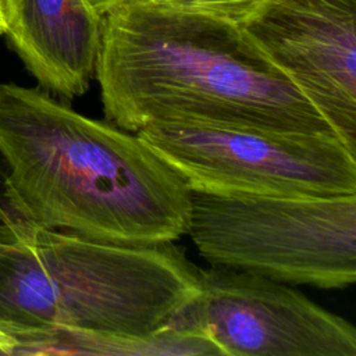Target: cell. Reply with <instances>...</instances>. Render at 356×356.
<instances>
[{
	"mask_svg": "<svg viewBox=\"0 0 356 356\" xmlns=\"http://www.w3.org/2000/svg\"><path fill=\"white\" fill-rule=\"evenodd\" d=\"M174 328L209 338L224 356H356V330L284 282L214 266Z\"/></svg>",
	"mask_w": 356,
	"mask_h": 356,
	"instance_id": "cell-6",
	"label": "cell"
},
{
	"mask_svg": "<svg viewBox=\"0 0 356 356\" xmlns=\"http://www.w3.org/2000/svg\"><path fill=\"white\" fill-rule=\"evenodd\" d=\"M6 29H7V24H6L4 10H3V1L0 0V35H4Z\"/></svg>",
	"mask_w": 356,
	"mask_h": 356,
	"instance_id": "cell-13",
	"label": "cell"
},
{
	"mask_svg": "<svg viewBox=\"0 0 356 356\" xmlns=\"http://www.w3.org/2000/svg\"><path fill=\"white\" fill-rule=\"evenodd\" d=\"M95 11H97L100 15H104L107 11L124 4V3H128L131 0H85Z\"/></svg>",
	"mask_w": 356,
	"mask_h": 356,
	"instance_id": "cell-11",
	"label": "cell"
},
{
	"mask_svg": "<svg viewBox=\"0 0 356 356\" xmlns=\"http://www.w3.org/2000/svg\"><path fill=\"white\" fill-rule=\"evenodd\" d=\"M14 355L222 356L220 348L209 338L172 327L150 335H122L79 328L42 330L17 338Z\"/></svg>",
	"mask_w": 356,
	"mask_h": 356,
	"instance_id": "cell-9",
	"label": "cell"
},
{
	"mask_svg": "<svg viewBox=\"0 0 356 356\" xmlns=\"http://www.w3.org/2000/svg\"><path fill=\"white\" fill-rule=\"evenodd\" d=\"M199 277L172 242L124 245L46 228L0 186V330L14 342L50 328L154 334L172 327Z\"/></svg>",
	"mask_w": 356,
	"mask_h": 356,
	"instance_id": "cell-3",
	"label": "cell"
},
{
	"mask_svg": "<svg viewBox=\"0 0 356 356\" xmlns=\"http://www.w3.org/2000/svg\"><path fill=\"white\" fill-rule=\"evenodd\" d=\"M8 46L40 89L70 102L88 92L103 15L85 0H1Z\"/></svg>",
	"mask_w": 356,
	"mask_h": 356,
	"instance_id": "cell-8",
	"label": "cell"
},
{
	"mask_svg": "<svg viewBox=\"0 0 356 356\" xmlns=\"http://www.w3.org/2000/svg\"><path fill=\"white\" fill-rule=\"evenodd\" d=\"M186 234L213 266L323 289H342L356 280V195L191 191Z\"/></svg>",
	"mask_w": 356,
	"mask_h": 356,
	"instance_id": "cell-4",
	"label": "cell"
},
{
	"mask_svg": "<svg viewBox=\"0 0 356 356\" xmlns=\"http://www.w3.org/2000/svg\"><path fill=\"white\" fill-rule=\"evenodd\" d=\"M0 186L35 222L124 245L186 234L191 189L136 134L49 92L0 83Z\"/></svg>",
	"mask_w": 356,
	"mask_h": 356,
	"instance_id": "cell-1",
	"label": "cell"
},
{
	"mask_svg": "<svg viewBox=\"0 0 356 356\" xmlns=\"http://www.w3.org/2000/svg\"><path fill=\"white\" fill-rule=\"evenodd\" d=\"M241 28L356 153V0H263Z\"/></svg>",
	"mask_w": 356,
	"mask_h": 356,
	"instance_id": "cell-7",
	"label": "cell"
},
{
	"mask_svg": "<svg viewBox=\"0 0 356 356\" xmlns=\"http://www.w3.org/2000/svg\"><path fill=\"white\" fill-rule=\"evenodd\" d=\"M136 135L193 192L356 195V153L337 135L197 124L149 125Z\"/></svg>",
	"mask_w": 356,
	"mask_h": 356,
	"instance_id": "cell-5",
	"label": "cell"
},
{
	"mask_svg": "<svg viewBox=\"0 0 356 356\" xmlns=\"http://www.w3.org/2000/svg\"><path fill=\"white\" fill-rule=\"evenodd\" d=\"M14 349H15L14 339L0 330V355H14Z\"/></svg>",
	"mask_w": 356,
	"mask_h": 356,
	"instance_id": "cell-12",
	"label": "cell"
},
{
	"mask_svg": "<svg viewBox=\"0 0 356 356\" xmlns=\"http://www.w3.org/2000/svg\"><path fill=\"white\" fill-rule=\"evenodd\" d=\"M132 1V0H131ZM184 13L200 14L241 25L263 0H134Z\"/></svg>",
	"mask_w": 356,
	"mask_h": 356,
	"instance_id": "cell-10",
	"label": "cell"
},
{
	"mask_svg": "<svg viewBox=\"0 0 356 356\" xmlns=\"http://www.w3.org/2000/svg\"><path fill=\"white\" fill-rule=\"evenodd\" d=\"M95 78L108 122L337 135L241 25L140 1L103 15ZM338 136V135H337Z\"/></svg>",
	"mask_w": 356,
	"mask_h": 356,
	"instance_id": "cell-2",
	"label": "cell"
}]
</instances>
